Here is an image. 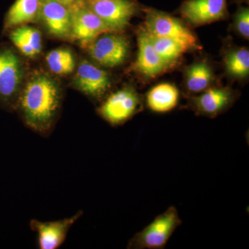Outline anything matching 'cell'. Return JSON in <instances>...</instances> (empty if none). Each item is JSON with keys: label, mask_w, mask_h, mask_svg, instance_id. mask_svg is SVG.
Instances as JSON below:
<instances>
[{"label": "cell", "mask_w": 249, "mask_h": 249, "mask_svg": "<svg viewBox=\"0 0 249 249\" xmlns=\"http://www.w3.org/2000/svg\"><path fill=\"white\" fill-rule=\"evenodd\" d=\"M24 75L19 55L11 47L0 45V107L16 109L24 85Z\"/></svg>", "instance_id": "obj_2"}, {"label": "cell", "mask_w": 249, "mask_h": 249, "mask_svg": "<svg viewBox=\"0 0 249 249\" xmlns=\"http://www.w3.org/2000/svg\"><path fill=\"white\" fill-rule=\"evenodd\" d=\"M9 38L21 53L29 58H35L42 52V34L30 26H18L11 29Z\"/></svg>", "instance_id": "obj_15"}, {"label": "cell", "mask_w": 249, "mask_h": 249, "mask_svg": "<svg viewBox=\"0 0 249 249\" xmlns=\"http://www.w3.org/2000/svg\"><path fill=\"white\" fill-rule=\"evenodd\" d=\"M214 73L207 62H196L185 71L184 85L189 93H199L212 87Z\"/></svg>", "instance_id": "obj_18"}, {"label": "cell", "mask_w": 249, "mask_h": 249, "mask_svg": "<svg viewBox=\"0 0 249 249\" xmlns=\"http://www.w3.org/2000/svg\"><path fill=\"white\" fill-rule=\"evenodd\" d=\"M40 3V0H16L5 17L4 31L37 21Z\"/></svg>", "instance_id": "obj_17"}, {"label": "cell", "mask_w": 249, "mask_h": 249, "mask_svg": "<svg viewBox=\"0 0 249 249\" xmlns=\"http://www.w3.org/2000/svg\"><path fill=\"white\" fill-rule=\"evenodd\" d=\"M180 13L193 26L217 22L227 18V0H187Z\"/></svg>", "instance_id": "obj_13"}, {"label": "cell", "mask_w": 249, "mask_h": 249, "mask_svg": "<svg viewBox=\"0 0 249 249\" xmlns=\"http://www.w3.org/2000/svg\"><path fill=\"white\" fill-rule=\"evenodd\" d=\"M71 11V37L87 47L98 36L112 32L102 19L85 4L75 1L70 6Z\"/></svg>", "instance_id": "obj_6"}, {"label": "cell", "mask_w": 249, "mask_h": 249, "mask_svg": "<svg viewBox=\"0 0 249 249\" xmlns=\"http://www.w3.org/2000/svg\"><path fill=\"white\" fill-rule=\"evenodd\" d=\"M83 211H79L74 215L60 220L52 222H40L31 219L29 227L36 232L37 247L40 249H58L66 240L70 229L83 215Z\"/></svg>", "instance_id": "obj_11"}, {"label": "cell", "mask_w": 249, "mask_h": 249, "mask_svg": "<svg viewBox=\"0 0 249 249\" xmlns=\"http://www.w3.org/2000/svg\"><path fill=\"white\" fill-rule=\"evenodd\" d=\"M138 47L137 60L132 66L134 71L145 78H153L169 68L156 52L144 27L139 30Z\"/></svg>", "instance_id": "obj_14"}, {"label": "cell", "mask_w": 249, "mask_h": 249, "mask_svg": "<svg viewBox=\"0 0 249 249\" xmlns=\"http://www.w3.org/2000/svg\"><path fill=\"white\" fill-rule=\"evenodd\" d=\"M62 101L58 82L45 72L36 71L23 85L16 110L28 128L48 137L58 119Z\"/></svg>", "instance_id": "obj_1"}, {"label": "cell", "mask_w": 249, "mask_h": 249, "mask_svg": "<svg viewBox=\"0 0 249 249\" xmlns=\"http://www.w3.org/2000/svg\"><path fill=\"white\" fill-rule=\"evenodd\" d=\"M179 91L175 85L161 83L154 87L146 96L147 107L157 113H165L177 107Z\"/></svg>", "instance_id": "obj_16"}, {"label": "cell", "mask_w": 249, "mask_h": 249, "mask_svg": "<svg viewBox=\"0 0 249 249\" xmlns=\"http://www.w3.org/2000/svg\"><path fill=\"white\" fill-rule=\"evenodd\" d=\"M46 61L49 70L59 76L70 74L76 67L74 55L71 51L67 48L51 51L46 56Z\"/></svg>", "instance_id": "obj_21"}, {"label": "cell", "mask_w": 249, "mask_h": 249, "mask_svg": "<svg viewBox=\"0 0 249 249\" xmlns=\"http://www.w3.org/2000/svg\"><path fill=\"white\" fill-rule=\"evenodd\" d=\"M85 3L112 32L116 33L128 26L138 9L132 0H86Z\"/></svg>", "instance_id": "obj_8"}, {"label": "cell", "mask_w": 249, "mask_h": 249, "mask_svg": "<svg viewBox=\"0 0 249 249\" xmlns=\"http://www.w3.org/2000/svg\"><path fill=\"white\" fill-rule=\"evenodd\" d=\"M86 0H74V1H85Z\"/></svg>", "instance_id": "obj_24"}, {"label": "cell", "mask_w": 249, "mask_h": 249, "mask_svg": "<svg viewBox=\"0 0 249 249\" xmlns=\"http://www.w3.org/2000/svg\"><path fill=\"white\" fill-rule=\"evenodd\" d=\"M145 14L144 29L150 35L168 37L178 41L188 49L196 48V36L179 19L154 9L144 10Z\"/></svg>", "instance_id": "obj_5"}, {"label": "cell", "mask_w": 249, "mask_h": 249, "mask_svg": "<svg viewBox=\"0 0 249 249\" xmlns=\"http://www.w3.org/2000/svg\"><path fill=\"white\" fill-rule=\"evenodd\" d=\"M226 71L232 78L243 79L249 76V51L240 47L229 51L224 56Z\"/></svg>", "instance_id": "obj_20"}, {"label": "cell", "mask_w": 249, "mask_h": 249, "mask_svg": "<svg viewBox=\"0 0 249 249\" xmlns=\"http://www.w3.org/2000/svg\"><path fill=\"white\" fill-rule=\"evenodd\" d=\"M147 34L156 52L169 67L189 50L186 45L173 39Z\"/></svg>", "instance_id": "obj_19"}, {"label": "cell", "mask_w": 249, "mask_h": 249, "mask_svg": "<svg viewBox=\"0 0 249 249\" xmlns=\"http://www.w3.org/2000/svg\"><path fill=\"white\" fill-rule=\"evenodd\" d=\"M37 20L51 36L62 39L71 37L70 6L58 0H40Z\"/></svg>", "instance_id": "obj_12"}, {"label": "cell", "mask_w": 249, "mask_h": 249, "mask_svg": "<svg viewBox=\"0 0 249 249\" xmlns=\"http://www.w3.org/2000/svg\"><path fill=\"white\" fill-rule=\"evenodd\" d=\"M87 47L91 58L106 67L121 65L127 58L129 50L127 39L116 32L103 34Z\"/></svg>", "instance_id": "obj_7"}, {"label": "cell", "mask_w": 249, "mask_h": 249, "mask_svg": "<svg viewBox=\"0 0 249 249\" xmlns=\"http://www.w3.org/2000/svg\"><path fill=\"white\" fill-rule=\"evenodd\" d=\"M72 85L86 96L101 100L110 89L111 83L107 71L84 60L77 68Z\"/></svg>", "instance_id": "obj_9"}, {"label": "cell", "mask_w": 249, "mask_h": 249, "mask_svg": "<svg viewBox=\"0 0 249 249\" xmlns=\"http://www.w3.org/2000/svg\"><path fill=\"white\" fill-rule=\"evenodd\" d=\"M142 108V99L132 87H124L110 93L98 108V113L113 126L121 125Z\"/></svg>", "instance_id": "obj_4"}, {"label": "cell", "mask_w": 249, "mask_h": 249, "mask_svg": "<svg viewBox=\"0 0 249 249\" xmlns=\"http://www.w3.org/2000/svg\"><path fill=\"white\" fill-rule=\"evenodd\" d=\"M182 224L175 206L157 216L151 223L129 240L128 249H163L175 231Z\"/></svg>", "instance_id": "obj_3"}, {"label": "cell", "mask_w": 249, "mask_h": 249, "mask_svg": "<svg viewBox=\"0 0 249 249\" xmlns=\"http://www.w3.org/2000/svg\"><path fill=\"white\" fill-rule=\"evenodd\" d=\"M238 1H247V2H248L249 1V0H238Z\"/></svg>", "instance_id": "obj_25"}, {"label": "cell", "mask_w": 249, "mask_h": 249, "mask_svg": "<svg viewBox=\"0 0 249 249\" xmlns=\"http://www.w3.org/2000/svg\"><path fill=\"white\" fill-rule=\"evenodd\" d=\"M58 1L68 6H71L75 2L74 0H58Z\"/></svg>", "instance_id": "obj_23"}, {"label": "cell", "mask_w": 249, "mask_h": 249, "mask_svg": "<svg viewBox=\"0 0 249 249\" xmlns=\"http://www.w3.org/2000/svg\"><path fill=\"white\" fill-rule=\"evenodd\" d=\"M237 95L229 88L211 87L192 96L188 101V107L197 115L214 118L231 107Z\"/></svg>", "instance_id": "obj_10"}, {"label": "cell", "mask_w": 249, "mask_h": 249, "mask_svg": "<svg viewBox=\"0 0 249 249\" xmlns=\"http://www.w3.org/2000/svg\"><path fill=\"white\" fill-rule=\"evenodd\" d=\"M235 26L236 30L249 40V11L248 8H240L235 15Z\"/></svg>", "instance_id": "obj_22"}]
</instances>
